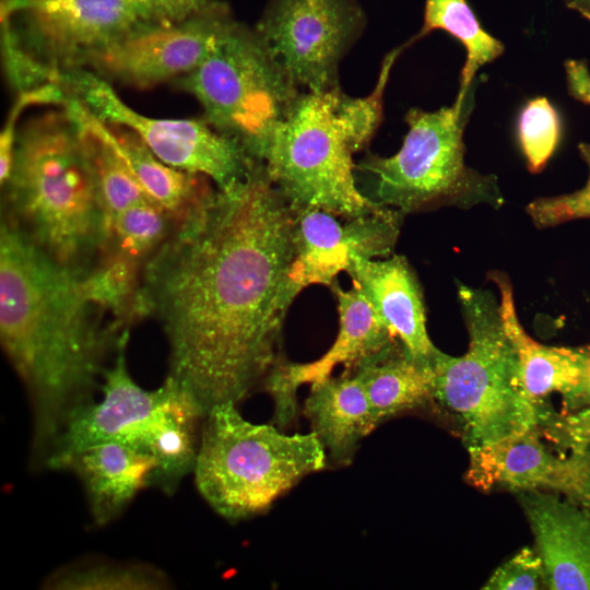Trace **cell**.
I'll use <instances>...</instances> for the list:
<instances>
[{"instance_id":"obj_34","label":"cell","mask_w":590,"mask_h":590,"mask_svg":"<svg viewBox=\"0 0 590 590\" xmlns=\"http://www.w3.org/2000/svg\"><path fill=\"white\" fill-rule=\"evenodd\" d=\"M565 4L590 21V0H564Z\"/></svg>"},{"instance_id":"obj_11","label":"cell","mask_w":590,"mask_h":590,"mask_svg":"<svg viewBox=\"0 0 590 590\" xmlns=\"http://www.w3.org/2000/svg\"><path fill=\"white\" fill-rule=\"evenodd\" d=\"M60 82L99 120L128 129L165 164L204 176L226 189L260 166L234 139L205 119L155 118L143 115L117 94L111 83L83 70L60 74Z\"/></svg>"},{"instance_id":"obj_27","label":"cell","mask_w":590,"mask_h":590,"mask_svg":"<svg viewBox=\"0 0 590 590\" xmlns=\"http://www.w3.org/2000/svg\"><path fill=\"white\" fill-rule=\"evenodd\" d=\"M560 130L558 113L546 97L532 98L523 106L518 117L517 134L531 173H540L544 168L558 145Z\"/></svg>"},{"instance_id":"obj_33","label":"cell","mask_w":590,"mask_h":590,"mask_svg":"<svg viewBox=\"0 0 590 590\" xmlns=\"http://www.w3.org/2000/svg\"><path fill=\"white\" fill-rule=\"evenodd\" d=\"M567 408L590 405V358L586 365L581 381L574 393L564 400Z\"/></svg>"},{"instance_id":"obj_1","label":"cell","mask_w":590,"mask_h":590,"mask_svg":"<svg viewBox=\"0 0 590 590\" xmlns=\"http://www.w3.org/2000/svg\"><path fill=\"white\" fill-rule=\"evenodd\" d=\"M296 210L262 166L210 194L145 262L135 315H154L169 374L205 416L237 404L280 359L285 315L300 292L291 270Z\"/></svg>"},{"instance_id":"obj_19","label":"cell","mask_w":590,"mask_h":590,"mask_svg":"<svg viewBox=\"0 0 590 590\" xmlns=\"http://www.w3.org/2000/svg\"><path fill=\"white\" fill-rule=\"evenodd\" d=\"M71 470L82 482L94 522L111 521L139 491L155 483L158 460L118 442H102L70 456L61 470Z\"/></svg>"},{"instance_id":"obj_28","label":"cell","mask_w":590,"mask_h":590,"mask_svg":"<svg viewBox=\"0 0 590 590\" xmlns=\"http://www.w3.org/2000/svg\"><path fill=\"white\" fill-rule=\"evenodd\" d=\"M69 92L60 82H47L17 92V96L7 116L0 133V181L5 185L13 166L17 122L22 113L32 106L57 105L63 107Z\"/></svg>"},{"instance_id":"obj_29","label":"cell","mask_w":590,"mask_h":590,"mask_svg":"<svg viewBox=\"0 0 590 590\" xmlns=\"http://www.w3.org/2000/svg\"><path fill=\"white\" fill-rule=\"evenodd\" d=\"M578 150L589 167L587 184L571 193L531 201L526 211L538 227H550L571 220L590 217V144L581 142Z\"/></svg>"},{"instance_id":"obj_10","label":"cell","mask_w":590,"mask_h":590,"mask_svg":"<svg viewBox=\"0 0 590 590\" xmlns=\"http://www.w3.org/2000/svg\"><path fill=\"white\" fill-rule=\"evenodd\" d=\"M2 8L23 22L17 42L58 78L125 37L197 16L158 0H5Z\"/></svg>"},{"instance_id":"obj_5","label":"cell","mask_w":590,"mask_h":590,"mask_svg":"<svg viewBox=\"0 0 590 590\" xmlns=\"http://www.w3.org/2000/svg\"><path fill=\"white\" fill-rule=\"evenodd\" d=\"M128 328L115 349V358L103 371L99 402L76 409L52 444L45 463L61 470L76 451L102 442H118L155 457L156 482L170 492L193 472L204 415L196 400L173 377L155 390L140 387L126 358Z\"/></svg>"},{"instance_id":"obj_13","label":"cell","mask_w":590,"mask_h":590,"mask_svg":"<svg viewBox=\"0 0 590 590\" xmlns=\"http://www.w3.org/2000/svg\"><path fill=\"white\" fill-rule=\"evenodd\" d=\"M232 21L227 8L144 30L91 54L79 69L140 90L177 82L206 59Z\"/></svg>"},{"instance_id":"obj_15","label":"cell","mask_w":590,"mask_h":590,"mask_svg":"<svg viewBox=\"0 0 590 590\" xmlns=\"http://www.w3.org/2000/svg\"><path fill=\"white\" fill-rule=\"evenodd\" d=\"M540 427L489 445L470 447L467 480L481 489H550L590 509V448L552 452Z\"/></svg>"},{"instance_id":"obj_3","label":"cell","mask_w":590,"mask_h":590,"mask_svg":"<svg viewBox=\"0 0 590 590\" xmlns=\"http://www.w3.org/2000/svg\"><path fill=\"white\" fill-rule=\"evenodd\" d=\"M406 46L385 56L376 85L366 96H350L340 86L300 92L261 163L294 209L352 219L385 208L358 188L353 155L369 144L382 121L390 72Z\"/></svg>"},{"instance_id":"obj_14","label":"cell","mask_w":590,"mask_h":590,"mask_svg":"<svg viewBox=\"0 0 590 590\" xmlns=\"http://www.w3.org/2000/svg\"><path fill=\"white\" fill-rule=\"evenodd\" d=\"M296 210V209H295ZM403 214L380 210L343 219L318 209L296 210L295 258L291 276L302 291L311 284L333 286L352 258L374 259L391 252Z\"/></svg>"},{"instance_id":"obj_22","label":"cell","mask_w":590,"mask_h":590,"mask_svg":"<svg viewBox=\"0 0 590 590\" xmlns=\"http://www.w3.org/2000/svg\"><path fill=\"white\" fill-rule=\"evenodd\" d=\"M87 113L94 126L123 158L150 200L166 211L176 224L212 191L206 177L165 164L128 129L106 123Z\"/></svg>"},{"instance_id":"obj_6","label":"cell","mask_w":590,"mask_h":590,"mask_svg":"<svg viewBox=\"0 0 590 590\" xmlns=\"http://www.w3.org/2000/svg\"><path fill=\"white\" fill-rule=\"evenodd\" d=\"M458 296L469 346L459 357L440 351L436 355L434 401L460 420L468 448L541 427L551 415L523 387L499 300L488 291L464 285Z\"/></svg>"},{"instance_id":"obj_24","label":"cell","mask_w":590,"mask_h":590,"mask_svg":"<svg viewBox=\"0 0 590 590\" xmlns=\"http://www.w3.org/2000/svg\"><path fill=\"white\" fill-rule=\"evenodd\" d=\"M173 217L152 201H143L110 217L101 260L121 262L141 271L175 226Z\"/></svg>"},{"instance_id":"obj_17","label":"cell","mask_w":590,"mask_h":590,"mask_svg":"<svg viewBox=\"0 0 590 590\" xmlns=\"http://www.w3.org/2000/svg\"><path fill=\"white\" fill-rule=\"evenodd\" d=\"M553 590H590V509L553 493L520 496Z\"/></svg>"},{"instance_id":"obj_18","label":"cell","mask_w":590,"mask_h":590,"mask_svg":"<svg viewBox=\"0 0 590 590\" xmlns=\"http://www.w3.org/2000/svg\"><path fill=\"white\" fill-rule=\"evenodd\" d=\"M346 272L410 355L432 364L439 350L429 339L420 285L406 259L356 256Z\"/></svg>"},{"instance_id":"obj_8","label":"cell","mask_w":590,"mask_h":590,"mask_svg":"<svg viewBox=\"0 0 590 590\" xmlns=\"http://www.w3.org/2000/svg\"><path fill=\"white\" fill-rule=\"evenodd\" d=\"M474 82L455 102L435 111L408 110V132L388 157L369 154L355 166L365 181L361 191L374 203L406 213L440 205L499 206L497 178L464 162L463 133L474 107Z\"/></svg>"},{"instance_id":"obj_4","label":"cell","mask_w":590,"mask_h":590,"mask_svg":"<svg viewBox=\"0 0 590 590\" xmlns=\"http://www.w3.org/2000/svg\"><path fill=\"white\" fill-rule=\"evenodd\" d=\"M7 216L58 262L88 270L102 257L105 213L96 182L63 106L19 128Z\"/></svg>"},{"instance_id":"obj_9","label":"cell","mask_w":590,"mask_h":590,"mask_svg":"<svg viewBox=\"0 0 590 590\" xmlns=\"http://www.w3.org/2000/svg\"><path fill=\"white\" fill-rule=\"evenodd\" d=\"M177 83L199 102L212 127L260 165L303 91L256 30L234 20L206 59Z\"/></svg>"},{"instance_id":"obj_12","label":"cell","mask_w":590,"mask_h":590,"mask_svg":"<svg viewBox=\"0 0 590 590\" xmlns=\"http://www.w3.org/2000/svg\"><path fill=\"white\" fill-rule=\"evenodd\" d=\"M356 0H269L255 30L303 91L339 85V68L365 28Z\"/></svg>"},{"instance_id":"obj_23","label":"cell","mask_w":590,"mask_h":590,"mask_svg":"<svg viewBox=\"0 0 590 590\" xmlns=\"http://www.w3.org/2000/svg\"><path fill=\"white\" fill-rule=\"evenodd\" d=\"M350 371L359 378L377 425L434 401L432 364L415 359L400 341Z\"/></svg>"},{"instance_id":"obj_26","label":"cell","mask_w":590,"mask_h":590,"mask_svg":"<svg viewBox=\"0 0 590 590\" xmlns=\"http://www.w3.org/2000/svg\"><path fill=\"white\" fill-rule=\"evenodd\" d=\"M169 585L157 569L138 565L88 564L64 568L45 582L48 589L66 590H152Z\"/></svg>"},{"instance_id":"obj_20","label":"cell","mask_w":590,"mask_h":590,"mask_svg":"<svg viewBox=\"0 0 590 590\" xmlns=\"http://www.w3.org/2000/svg\"><path fill=\"white\" fill-rule=\"evenodd\" d=\"M304 414L335 465L350 464L358 442L378 426L359 378L350 370L311 385Z\"/></svg>"},{"instance_id":"obj_32","label":"cell","mask_w":590,"mask_h":590,"mask_svg":"<svg viewBox=\"0 0 590 590\" xmlns=\"http://www.w3.org/2000/svg\"><path fill=\"white\" fill-rule=\"evenodd\" d=\"M176 7L191 15H200L226 9L220 0H158Z\"/></svg>"},{"instance_id":"obj_7","label":"cell","mask_w":590,"mask_h":590,"mask_svg":"<svg viewBox=\"0 0 590 590\" xmlns=\"http://www.w3.org/2000/svg\"><path fill=\"white\" fill-rule=\"evenodd\" d=\"M236 405L223 403L205 415L193 468L200 495L228 520L266 511L303 477L329 463L312 430L288 435L272 425L253 424Z\"/></svg>"},{"instance_id":"obj_30","label":"cell","mask_w":590,"mask_h":590,"mask_svg":"<svg viewBox=\"0 0 590 590\" xmlns=\"http://www.w3.org/2000/svg\"><path fill=\"white\" fill-rule=\"evenodd\" d=\"M544 581L542 559L536 550L524 547L500 565L483 589L534 590Z\"/></svg>"},{"instance_id":"obj_16","label":"cell","mask_w":590,"mask_h":590,"mask_svg":"<svg viewBox=\"0 0 590 590\" xmlns=\"http://www.w3.org/2000/svg\"><path fill=\"white\" fill-rule=\"evenodd\" d=\"M331 287L338 300L340 318L333 344L320 358L310 363L279 359L264 379L266 388L273 398L274 423L279 428L288 425L296 415L299 386L324 380L340 364L344 365L345 370H352L397 342L357 286L345 291L335 283Z\"/></svg>"},{"instance_id":"obj_25","label":"cell","mask_w":590,"mask_h":590,"mask_svg":"<svg viewBox=\"0 0 590 590\" xmlns=\"http://www.w3.org/2000/svg\"><path fill=\"white\" fill-rule=\"evenodd\" d=\"M436 30L449 33L465 48L459 92L467 91L479 69L493 62L505 50L504 44L482 27L467 0H426L423 25L409 40L410 45Z\"/></svg>"},{"instance_id":"obj_21","label":"cell","mask_w":590,"mask_h":590,"mask_svg":"<svg viewBox=\"0 0 590 590\" xmlns=\"http://www.w3.org/2000/svg\"><path fill=\"white\" fill-rule=\"evenodd\" d=\"M491 279L499 290V312L504 329L517 355L523 387L538 403L558 392L564 400L579 386L590 358V347H555L534 341L521 326L509 280L499 272Z\"/></svg>"},{"instance_id":"obj_31","label":"cell","mask_w":590,"mask_h":590,"mask_svg":"<svg viewBox=\"0 0 590 590\" xmlns=\"http://www.w3.org/2000/svg\"><path fill=\"white\" fill-rule=\"evenodd\" d=\"M565 72L568 94L576 101L590 105V72L586 61L567 60Z\"/></svg>"},{"instance_id":"obj_2","label":"cell","mask_w":590,"mask_h":590,"mask_svg":"<svg viewBox=\"0 0 590 590\" xmlns=\"http://www.w3.org/2000/svg\"><path fill=\"white\" fill-rule=\"evenodd\" d=\"M92 269L64 266L7 216L0 232V338L34 418L33 450L46 459L69 416L91 401L120 338ZM121 320V319H119ZM126 330V329H125Z\"/></svg>"}]
</instances>
